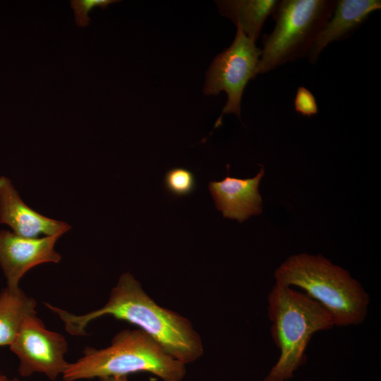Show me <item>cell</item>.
Listing matches in <instances>:
<instances>
[{"instance_id":"1","label":"cell","mask_w":381,"mask_h":381,"mask_svg":"<svg viewBox=\"0 0 381 381\" xmlns=\"http://www.w3.org/2000/svg\"><path fill=\"white\" fill-rule=\"evenodd\" d=\"M45 306L58 315L66 332L73 336L87 335L90 323L111 316L138 327L167 353L185 365L195 361L204 353L202 339L191 322L159 306L129 272L120 276L108 301L99 309L75 315L49 303Z\"/></svg>"},{"instance_id":"2","label":"cell","mask_w":381,"mask_h":381,"mask_svg":"<svg viewBox=\"0 0 381 381\" xmlns=\"http://www.w3.org/2000/svg\"><path fill=\"white\" fill-rule=\"evenodd\" d=\"M275 282L298 286L331 315L334 326L362 323L370 298L361 284L321 255L306 253L288 258L274 272Z\"/></svg>"},{"instance_id":"3","label":"cell","mask_w":381,"mask_h":381,"mask_svg":"<svg viewBox=\"0 0 381 381\" xmlns=\"http://www.w3.org/2000/svg\"><path fill=\"white\" fill-rule=\"evenodd\" d=\"M267 303L271 336L280 353L263 381H287L306 363L312 336L332 329L334 322L318 302L279 283L275 282L270 291Z\"/></svg>"},{"instance_id":"4","label":"cell","mask_w":381,"mask_h":381,"mask_svg":"<svg viewBox=\"0 0 381 381\" xmlns=\"http://www.w3.org/2000/svg\"><path fill=\"white\" fill-rule=\"evenodd\" d=\"M83 355L70 363L62 375L64 381L121 376L137 373H152L163 381H181L186 365L170 356L147 334L140 329H123L103 349L87 347Z\"/></svg>"},{"instance_id":"5","label":"cell","mask_w":381,"mask_h":381,"mask_svg":"<svg viewBox=\"0 0 381 381\" xmlns=\"http://www.w3.org/2000/svg\"><path fill=\"white\" fill-rule=\"evenodd\" d=\"M334 0H283L273 14L272 32L264 35L258 74L307 56L330 18Z\"/></svg>"},{"instance_id":"6","label":"cell","mask_w":381,"mask_h":381,"mask_svg":"<svg viewBox=\"0 0 381 381\" xmlns=\"http://www.w3.org/2000/svg\"><path fill=\"white\" fill-rule=\"evenodd\" d=\"M261 49L249 39L239 27L231 45L212 61L207 74L203 92L217 95L222 91L227 95V102L215 127L221 125L224 114H241V102L244 89L258 75Z\"/></svg>"},{"instance_id":"7","label":"cell","mask_w":381,"mask_h":381,"mask_svg":"<svg viewBox=\"0 0 381 381\" xmlns=\"http://www.w3.org/2000/svg\"><path fill=\"white\" fill-rule=\"evenodd\" d=\"M9 347L18 359L22 377L40 373L54 381L62 376L70 363L65 358V337L47 329L37 314L25 320Z\"/></svg>"},{"instance_id":"8","label":"cell","mask_w":381,"mask_h":381,"mask_svg":"<svg viewBox=\"0 0 381 381\" xmlns=\"http://www.w3.org/2000/svg\"><path fill=\"white\" fill-rule=\"evenodd\" d=\"M59 234L38 238H25L11 231L0 229V267L6 286L19 288L22 277L32 268L44 263H58L61 255L55 249Z\"/></svg>"},{"instance_id":"9","label":"cell","mask_w":381,"mask_h":381,"mask_svg":"<svg viewBox=\"0 0 381 381\" xmlns=\"http://www.w3.org/2000/svg\"><path fill=\"white\" fill-rule=\"evenodd\" d=\"M0 223L25 238L64 234L71 226L40 214L22 200L11 179L0 176Z\"/></svg>"},{"instance_id":"10","label":"cell","mask_w":381,"mask_h":381,"mask_svg":"<svg viewBox=\"0 0 381 381\" xmlns=\"http://www.w3.org/2000/svg\"><path fill=\"white\" fill-rule=\"evenodd\" d=\"M265 174L262 167L258 174L250 179H238L226 175L221 181H210L208 185L216 208L224 217L241 223L252 215L262 213V198L258 190Z\"/></svg>"},{"instance_id":"11","label":"cell","mask_w":381,"mask_h":381,"mask_svg":"<svg viewBox=\"0 0 381 381\" xmlns=\"http://www.w3.org/2000/svg\"><path fill=\"white\" fill-rule=\"evenodd\" d=\"M381 8L380 0H337L333 12L315 37L307 56L315 64L321 52L331 43L344 40L358 29L369 16Z\"/></svg>"},{"instance_id":"12","label":"cell","mask_w":381,"mask_h":381,"mask_svg":"<svg viewBox=\"0 0 381 381\" xmlns=\"http://www.w3.org/2000/svg\"><path fill=\"white\" fill-rule=\"evenodd\" d=\"M216 2L221 15L229 18L255 42L264 23L271 14L274 13L280 1L225 0Z\"/></svg>"},{"instance_id":"13","label":"cell","mask_w":381,"mask_h":381,"mask_svg":"<svg viewBox=\"0 0 381 381\" xmlns=\"http://www.w3.org/2000/svg\"><path fill=\"white\" fill-rule=\"evenodd\" d=\"M35 300L19 287L0 293V347L10 346L25 320L37 314Z\"/></svg>"},{"instance_id":"14","label":"cell","mask_w":381,"mask_h":381,"mask_svg":"<svg viewBox=\"0 0 381 381\" xmlns=\"http://www.w3.org/2000/svg\"><path fill=\"white\" fill-rule=\"evenodd\" d=\"M164 186L167 191L174 196H186L195 190V179L190 170L183 167H174L166 173Z\"/></svg>"},{"instance_id":"15","label":"cell","mask_w":381,"mask_h":381,"mask_svg":"<svg viewBox=\"0 0 381 381\" xmlns=\"http://www.w3.org/2000/svg\"><path fill=\"white\" fill-rule=\"evenodd\" d=\"M119 1L116 0H71L70 4L74 11L76 25L85 28L89 25L91 20L88 13L94 7L99 6L104 9L108 5Z\"/></svg>"},{"instance_id":"16","label":"cell","mask_w":381,"mask_h":381,"mask_svg":"<svg viewBox=\"0 0 381 381\" xmlns=\"http://www.w3.org/2000/svg\"><path fill=\"white\" fill-rule=\"evenodd\" d=\"M295 111L303 116L310 117L318 112L313 94L305 87H298L294 99Z\"/></svg>"},{"instance_id":"17","label":"cell","mask_w":381,"mask_h":381,"mask_svg":"<svg viewBox=\"0 0 381 381\" xmlns=\"http://www.w3.org/2000/svg\"><path fill=\"white\" fill-rule=\"evenodd\" d=\"M99 381H128V376H109L99 379Z\"/></svg>"},{"instance_id":"18","label":"cell","mask_w":381,"mask_h":381,"mask_svg":"<svg viewBox=\"0 0 381 381\" xmlns=\"http://www.w3.org/2000/svg\"><path fill=\"white\" fill-rule=\"evenodd\" d=\"M1 381H22L17 378H8L6 376L4 375Z\"/></svg>"},{"instance_id":"19","label":"cell","mask_w":381,"mask_h":381,"mask_svg":"<svg viewBox=\"0 0 381 381\" xmlns=\"http://www.w3.org/2000/svg\"><path fill=\"white\" fill-rule=\"evenodd\" d=\"M3 377H4V375L0 374V381H1Z\"/></svg>"}]
</instances>
